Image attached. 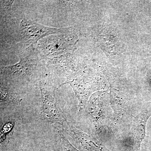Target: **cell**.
<instances>
[{
    "label": "cell",
    "mask_w": 151,
    "mask_h": 151,
    "mask_svg": "<svg viewBox=\"0 0 151 151\" xmlns=\"http://www.w3.org/2000/svg\"><path fill=\"white\" fill-rule=\"evenodd\" d=\"M38 51L33 45L28 47L14 65L1 67V79L9 84L29 82L36 72L38 63Z\"/></svg>",
    "instance_id": "1"
},
{
    "label": "cell",
    "mask_w": 151,
    "mask_h": 151,
    "mask_svg": "<svg viewBox=\"0 0 151 151\" xmlns=\"http://www.w3.org/2000/svg\"><path fill=\"white\" fill-rule=\"evenodd\" d=\"M41 94L40 115L41 119L49 123L62 125L67 121L55 95L56 87L52 83L49 76L42 77L39 81Z\"/></svg>",
    "instance_id": "2"
},
{
    "label": "cell",
    "mask_w": 151,
    "mask_h": 151,
    "mask_svg": "<svg viewBox=\"0 0 151 151\" xmlns=\"http://www.w3.org/2000/svg\"><path fill=\"white\" fill-rule=\"evenodd\" d=\"M77 41V36L72 30L66 33L52 35L43 38L37 44V50L49 59L71 53Z\"/></svg>",
    "instance_id": "3"
},
{
    "label": "cell",
    "mask_w": 151,
    "mask_h": 151,
    "mask_svg": "<svg viewBox=\"0 0 151 151\" xmlns=\"http://www.w3.org/2000/svg\"><path fill=\"white\" fill-rule=\"evenodd\" d=\"M72 27H49L30 19H23L20 24V42L24 47L37 44L43 38L52 35L66 33L72 30Z\"/></svg>",
    "instance_id": "4"
},
{
    "label": "cell",
    "mask_w": 151,
    "mask_h": 151,
    "mask_svg": "<svg viewBox=\"0 0 151 151\" xmlns=\"http://www.w3.org/2000/svg\"><path fill=\"white\" fill-rule=\"evenodd\" d=\"M66 84H69L72 87L78 98L79 112L86 109L88 107L89 96L94 91L93 81L84 77V75L76 74L67 78L66 81L61 85Z\"/></svg>",
    "instance_id": "5"
},
{
    "label": "cell",
    "mask_w": 151,
    "mask_h": 151,
    "mask_svg": "<svg viewBox=\"0 0 151 151\" xmlns=\"http://www.w3.org/2000/svg\"><path fill=\"white\" fill-rule=\"evenodd\" d=\"M145 106L135 117L131 128V137L135 148L141 151V143L145 137L146 127L148 119L151 116V106Z\"/></svg>",
    "instance_id": "6"
},
{
    "label": "cell",
    "mask_w": 151,
    "mask_h": 151,
    "mask_svg": "<svg viewBox=\"0 0 151 151\" xmlns=\"http://www.w3.org/2000/svg\"><path fill=\"white\" fill-rule=\"evenodd\" d=\"M1 105H20L22 98L17 93L12 84L1 80L0 88Z\"/></svg>",
    "instance_id": "7"
},
{
    "label": "cell",
    "mask_w": 151,
    "mask_h": 151,
    "mask_svg": "<svg viewBox=\"0 0 151 151\" xmlns=\"http://www.w3.org/2000/svg\"><path fill=\"white\" fill-rule=\"evenodd\" d=\"M17 120L12 118L5 119L1 125L0 132L1 151H7L11 137L12 136Z\"/></svg>",
    "instance_id": "8"
},
{
    "label": "cell",
    "mask_w": 151,
    "mask_h": 151,
    "mask_svg": "<svg viewBox=\"0 0 151 151\" xmlns=\"http://www.w3.org/2000/svg\"><path fill=\"white\" fill-rule=\"evenodd\" d=\"M55 151H79L69 142L62 132L58 130L55 139Z\"/></svg>",
    "instance_id": "9"
},
{
    "label": "cell",
    "mask_w": 151,
    "mask_h": 151,
    "mask_svg": "<svg viewBox=\"0 0 151 151\" xmlns=\"http://www.w3.org/2000/svg\"><path fill=\"white\" fill-rule=\"evenodd\" d=\"M14 1H1V15L8 16L11 14L12 5Z\"/></svg>",
    "instance_id": "10"
}]
</instances>
